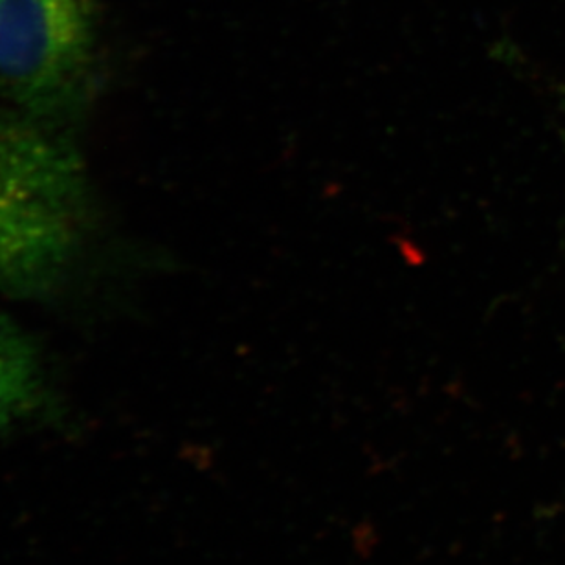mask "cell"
Returning a JSON list of instances; mask_svg holds the SVG:
<instances>
[{"label":"cell","instance_id":"obj_4","mask_svg":"<svg viewBox=\"0 0 565 565\" xmlns=\"http://www.w3.org/2000/svg\"><path fill=\"white\" fill-rule=\"evenodd\" d=\"M562 96H564V99H562L561 113H562V124H564V132H565V90H564V93H562Z\"/></svg>","mask_w":565,"mask_h":565},{"label":"cell","instance_id":"obj_3","mask_svg":"<svg viewBox=\"0 0 565 565\" xmlns=\"http://www.w3.org/2000/svg\"><path fill=\"white\" fill-rule=\"evenodd\" d=\"M46 401L38 345L11 316L0 312V428L32 417Z\"/></svg>","mask_w":565,"mask_h":565},{"label":"cell","instance_id":"obj_2","mask_svg":"<svg viewBox=\"0 0 565 565\" xmlns=\"http://www.w3.org/2000/svg\"><path fill=\"white\" fill-rule=\"evenodd\" d=\"M93 61L88 0H0V94L33 120L71 109Z\"/></svg>","mask_w":565,"mask_h":565},{"label":"cell","instance_id":"obj_1","mask_svg":"<svg viewBox=\"0 0 565 565\" xmlns=\"http://www.w3.org/2000/svg\"><path fill=\"white\" fill-rule=\"evenodd\" d=\"M90 224L79 154L30 120H0V294L39 296L63 281Z\"/></svg>","mask_w":565,"mask_h":565}]
</instances>
